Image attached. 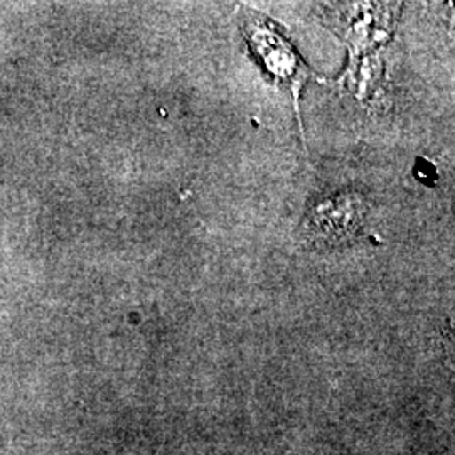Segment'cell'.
<instances>
[{"label": "cell", "mask_w": 455, "mask_h": 455, "mask_svg": "<svg viewBox=\"0 0 455 455\" xmlns=\"http://www.w3.org/2000/svg\"><path fill=\"white\" fill-rule=\"evenodd\" d=\"M242 28L250 49L260 60L261 65L272 76L274 83L276 86H283L291 93L295 114L300 124L299 100L304 84L312 80L314 73L304 65L302 58L295 52L287 37L267 17L253 11H244Z\"/></svg>", "instance_id": "obj_1"}]
</instances>
